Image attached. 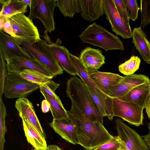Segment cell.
<instances>
[{"label": "cell", "instance_id": "cell-25", "mask_svg": "<svg viewBox=\"0 0 150 150\" xmlns=\"http://www.w3.org/2000/svg\"><path fill=\"white\" fill-rule=\"evenodd\" d=\"M40 91L45 99L50 105V110L53 119L58 120L69 119L67 111L64 107L61 100H59L40 87Z\"/></svg>", "mask_w": 150, "mask_h": 150}, {"label": "cell", "instance_id": "cell-38", "mask_svg": "<svg viewBox=\"0 0 150 150\" xmlns=\"http://www.w3.org/2000/svg\"><path fill=\"white\" fill-rule=\"evenodd\" d=\"M144 108L149 118H150V90L145 102Z\"/></svg>", "mask_w": 150, "mask_h": 150}, {"label": "cell", "instance_id": "cell-43", "mask_svg": "<svg viewBox=\"0 0 150 150\" xmlns=\"http://www.w3.org/2000/svg\"><path fill=\"white\" fill-rule=\"evenodd\" d=\"M119 150H128L125 146L122 147Z\"/></svg>", "mask_w": 150, "mask_h": 150}, {"label": "cell", "instance_id": "cell-3", "mask_svg": "<svg viewBox=\"0 0 150 150\" xmlns=\"http://www.w3.org/2000/svg\"><path fill=\"white\" fill-rule=\"evenodd\" d=\"M13 38L33 58L45 67L53 77L63 73V69L56 60L46 40L41 39L31 43L22 39Z\"/></svg>", "mask_w": 150, "mask_h": 150}, {"label": "cell", "instance_id": "cell-23", "mask_svg": "<svg viewBox=\"0 0 150 150\" xmlns=\"http://www.w3.org/2000/svg\"><path fill=\"white\" fill-rule=\"evenodd\" d=\"M0 17L8 18L19 13H26L28 5L22 0H0Z\"/></svg>", "mask_w": 150, "mask_h": 150}, {"label": "cell", "instance_id": "cell-33", "mask_svg": "<svg viewBox=\"0 0 150 150\" xmlns=\"http://www.w3.org/2000/svg\"><path fill=\"white\" fill-rule=\"evenodd\" d=\"M126 6L130 19L134 21L138 18L139 9L138 1L137 0H124Z\"/></svg>", "mask_w": 150, "mask_h": 150}, {"label": "cell", "instance_id": "cell-35", "mask_svg": "<svg viewBox=\"0 0 150 150\" xmlns=\"http://www.w3.org/2000/svg\"><path fill=\"white\" fill-rule=\"evenodd\" d=\"M87 86L94 101L98 107L101 112L104 116H107L108 117L109 116L108 113L104 103L99 97L95 91L90 87Z\"/></svg>", "mask_w": 150, "mask_h": 150}, {"label": "cell", "instance_id": "cell-46", "mask_svg": "<svg viewBox=\"0 0 150 150\" xmlns=\"http://www.w3.org/2000/svg\"><path fill=\"white\" fill-rule=\"evenodd\" d=\"M95 150L94 149H91V150Z\"/></svg>", "mask_w": 150, "mask_h": 150}, {"label": "cell", "instance_id": "cell-14", "mask_svg": "<svg viewBox=\"0 0 150 150\" xmlns=\"http://www.w3.org/2000/svg\"><path fill=\"white\" fill-rule=\"evenodd\" d=\"M8 74L19 76L24 69L37 71L47 76L53 78L52 74L42 65L34 59H28L16 57L6 63Z\"/></svg>", "mask_w": 150, "mask_h": 150}, {"label": "cell", "instance_id": "cell-28", "mask_svg": "<svg viewBox=\"0 0 150 150\" xmlns=\"http://www.w3.org/2000/svg\"><path fill=\"white\" fill-rule=\"evenodd\" d=\"M141 62L138 56H132L129 59L119 66V71L126 76L134 74L139 69Z\"/></svg>", "mask_w": 150, "mask_h": 150}, {"label": "cell", "instance_id": "cell-21", "mask_svg": "<svg viewBox=\"0 0 150 150\" xmlns=\"http://www.w3.org/2000/svg\"><path fill=\"white\" fill-rule=\"evenodd\" d=\"M132 42L146 63H150V42L145 33L140 27L134 28L132 31Z\"/></svg>", "mask_w": 150, "mask_h": 150}, {"label": "cell", "instance_id": "cell-36", "mask_svg": "<svg viewBox=\"0 0 150 150\" xmlns=\"http://www.w3.org/2000/svg\"><path fill=\"white\" fill-rule=\"evenodd\" d=\"M6 20L2 30L13 38L15 37L12 27L8 18H6Z\"/></svg>", "mask_w": 150, "mask_h": 150}, {"label": "cell", "instance_id": "cell-16", "mask_svg": "<svg viewBox=\"0 0 150 150\" xmlns=\"http://www.w3.org/2000/svg\"><path fill=\"white\" fill-rule=\"evenodd\" d=\"M150 82L149 77L141 74H133L124 76L119 83L112 88L109 97L119 98L126 94L135 87Z\"/></svg>", "mask_w": 150, "mask_h": 150}, {"label": "cell", "instance_id": "cell-1", "mask_svg": "<svg viewBox=\"0 0 150 150\" xmlns=\"http://www.w3.org/2000/svg\"><path fill=\"white\" fill-rule=\"evenodd\" d=\"M68 115L75 125L79 144L88 150L94 149L109 141L112 137L103 125L90 120L71 101Z\"/></svg>", "mask_w": 150, "mask_h": 150}, {"label": "cell", "instance_id": "cell-4", "mask_svg": "<svg viewBox=\"0 0 150 150\" xmlns=\"http://www.w3.org/2000/svg\"><path fill=\"white\" fill-rule=\"evenodd\" d=\"M79 37L83 42L99 47L105 51L124 49L122 42L117 36L95 23L88 25Z\"/></svg>", "mask_w": 150, "mask_h": 150}, {"label": "cell", "instance_id": "cell-45", "mask_svg": "<svg viewBox=\"0 0 150 150\" xmlns=\"http://www.w3.org/2000/svg\"><path fill=\"white\" fill-rule=\"evenodd\" d=\"M36 150V149H32V150ZM48 150V148H47V150Z\"/></svg>", "mask_w": 150, "mask_h": 150}, {"label": "cell", "instance_id": "cell-37", "mask_svg": "<svg viewBox=\"0 0 150 150\" xmlns=\"http://www.w3.org/2000/svg\"><path fill=\"white\" fill-rule=\"evenodd\" d=\"M41 108L42 112L45 113L49 112L50 110V105L47 100H44L42 102Z\"/></svg>", "mask_w": 150, "mask_h": 150}, {"label": "cell", "instance_id": "cell-8", "mask_svg": "<svg viewBox=\"0 0 150 150\" xmlns=\"http://www.w3.org/2000/svg\"><path fill=\"white\" fill-rule=\"evenodd\" d=\"M11 24L14 38L26 40L33 43L41 39L37 28L32 20L23 13L8 18Z\"/></svg>", "mask_w": 150, "mask_h": 150}, {"label": "cell", "instance_id": "cell-31", "mask_svg": "<svg viewBox=\"0 0 150 150\" xmlns=\"http://www.w3.org/2000/svg\"><path fill=\"white\" fill-rule=\"evenodd\" d=\"M125 145L118 136H113L109 141L94 149L95 150H119Z\"/></svg>", "mask_w": 150, "mask_h": 150}, {"label": "cell", "instance_id": "cell-32", "mask_svg": "<svg viewBox=\"0 0 150 150\" xmlns=\"http://www.w3.org/2000/svg\"><path fill=\"white\" fill-rule=\"evenodd\" d=\"M120 17L126 23L129 24L130 20L127 6L124 0H112Z\"/></svg>", "mask_w": 150, "mask_h": 150}, {"label": "cell", "instance_id": "cell-20", "mask_svg": "<svg viewBox=\"0 0 150 150\" xmlns=\"http://www.w3.org/2000/svg\"><path fill=\"white\" fill-rule=\"evenodd\" d=\"M79 59L86 68L98 70L105 63V57L99 49L87 47L81 53Z\"/></svg>", "mask_w": 150, "mask_h": 150}, {"label": "cell", "instance_id": "cell-5", "mask_svg": "<svg viewBox=\"0 0 150 150\" xmlns=\"http://www.w3.org/2000/svg\"><path fill=\"white\" fill-rule=\"evenodd\" d=\"M56 6V0H31L28 17L32 20L38 19L50 33L55 29L54 13Z\"/></svg>", "mask_w": 150, "mask_h": 150}, {"label": "cell", "instance_id": "cell-44", "mask_svg": "<svg viewBox=\"0 0 150 150\" xmlns=\"http://www.w3.org/2000/svg\"><path fill=\"white\" fill-rule=\"evenodd\" d=\"M148 126H149L148 129L149 130V133H150V122L148 124Z\"/></svg>", "mask_w": 150, "mask_h": 150}, {"label": "cell", "instance_id": "cell-17", "mask_svg": "<svg viewBox=\"0 0 150 150\" xmlns=\"http://www.w3.org/2000/svg\"><path fill=\"white\" fill-rule=\"evenodd\" d=\"M15 105L22 119L27 120L40 135L45 139V135L35 114L32 103L26 97H23L17 99Z\"/></svg>", "mask_w": 150, "mask_h": 150}, {"label": "cell", "instance_id": "cell-7", "mask_svg": "<svg viewBox=\"0 0 150 150\" xmlns=\"http://www.w3.org/2000/svg\"><path fill=\"white\" fill-rule=\"evenodd\" d=\"M40 86L20 76L8 74L5 80L4 94L8 98L26 97Z\"/></svg>", "mask_w": 150, "mask_h": 150}, {"label": "cell", "instance_id": "cell-18", "mask_svg": "<svg viewBox=\"0 0 150 150\" xmlns=\"http://www.w3.org/2000/svg\"><path fill=\"white\" fill-rule=\"evenodd\" d=\"M69 118L68 120L53 119L52 122L49 124L55 132L64 139L73 144H79L75 126Z\"/></svg>", "mask_w": 150, "mask_h": 150}, {"label": "cell", "instance_id": "cell-9", "mask_svg": "<svg viewBox=\"0 0 150 150\" xmlns=\"http://www.w3.org/2000/svg\"><path fill=\"white\" fill-rule=\"evenodd\" d=\"M103 4L104 13L112 31L124 39L132 38V31L129 24L120 17L112 0H103Z\"/></svg>", "mask_w": 150, "mask_h": 150}, {"label": "cell", "instance_id": "cell-29", "mask_svg": "<svg viewBox=\"0 0 150 150\" xmlns=\"http://www.w3.org/2000/svg\"><path fill=\"white\" fill-rule=\"evenodd\" d=\"M6 109L2 98L0 99V150H3L5 142V135L7 130L5 123Z\"/></svg>", "mask_w": 150, "mask_h": 150}, {"label": "cell", "instance_id": "cell-39", "mask_svg": "<svg viewBox=\"0 0 150 150\" xmlns=\"http://www.w3.org/2000/svg\"><path fill=\"white\" fill-rule=\"evenodd\" d=\"M143 139L145 142L146 144L148 146L150 150V133L145 135L142 136Z\"/></svg>", "mask_w": 150, "mask_h": 150}, {"label": "cell", "instance_id": "cell-42", "mask_svg": "<svg viewBox=\"0 0 150 150\" xmlns=\"http://www.w3.org/2000/svg\"><path fill=\"white\" fill-rule=\"evenodd\" d=\"M22 1L24 3L27 4L28 6L30 7L31 0H22Z\"/></svg>", "mask_w": 150, "mask_h": 150}, {"label": "cell", "instance_id": "cell-19", "mask_svg": "<svg viewBox=\"0 0 150 150\" xmlns=\"http://www.w3.org/2000/svg\"><path fill=\"white\" fill-rule=\"evenodd\" d=\"M78 1L81 17L86 21H94L104 13L103 0H78Z\"/></svg>", "mask_w": 150, "mask_h": 150}, {"label": "cell", "instance_id": "cell-30", "mask_svg": "<svg viewBox=\"0 0 150 150\" xmlns=\"http://www.w3.org/2000/svg\"><path fill=\"white\" fill-rule=\"evenodd\" d=\"M141 21L140 27L144 28L150 23V0L140 1Z\"/></svg>", "mask_w": 150, "mask_h": 150}, {"label": "cell", "instance_id": "cell-6", "mask_svg": "<svg viewBox=\"0 0 150 150\" xmlns=\"http://www.w3.org/2000/svg\"><path fill=\"white\" fill-rule=\"evenodd\" d=\"M113 116L122 118L131 125L138 127L143 124L144 108L133 103L112 98Z\"/></svg>", "mask_w": 150, "mask_h": 150}, {"label": "cell", "instance_id": "cell-2", "mask_svg": "<svg viewBox=\"0 0 150 150\" xmlns=\"http://www.w3.org/2000/svg\"><path fill=\"white\" fill-rule=\"evenodd\" d=\"M66 92L71 101L90 120L103 125L104 116L81 79L76 76L71 77L67 83Z\"/></svg>", "mask_w": 150, "mask_h": 150}, {"label": "cell", "instance_id": "cell-13", "mask_svg": "<svg viewBox=\"0 0 150 150\" xmlns=\"http://www.w3.org/2000/svg\"><path fill=\"white\" fill-rule=\"evenodd\" d=\"M47 32L45 30L44 38L48 43L57 62L68 74L74 76L78 75L77 71L70 58L69 50L61 45L62 42L59 38L57 39L55 42H53L48 35Z\"/></svg>", "mask_w": 150, "mask_h": 150}, {"label": "cell", "instance_id": "cell-24", "mask_svg": "<svg viewBox=\"0 0 150 150\" xmlns=\"http://www.w3.org/2000/svg\"><path fill=\"white\" fill-rule=\"evenodd\" d=\"M23 129L28 143L37 150H46L48 148L45 139L43 138L26 120L22 119Z\"/></svg>", "mask_w": 150, "mask_h": 150}, {"label": "cell", "instance_id": "cell-26", "mask_svg": "<svg viewBox=\"0 0 150 150\" xmlns=\"http://www.w3.org/2000/svg\"><path fill=\"white\" fill-rule=\"evenodd\" d=\"M57 6L64 16L73 17L75 13L81 12L78 0H56Z\"/></svg>", "mask_w": 150, "mask_h": 150}, {"label": "cell", "instance_id": "cell-10", "mask_svg": "<svg viewBox=\"0 0 150 150\" xmlns=\"http://www.w3.org/2000/svg\"><path fill=\"white\" fill-rule=\"evenodd\" d=\"M69 56L79 76L87 86L95 91L99 97L104 103L109 115L108 118L110 120L113 119V115L112 109V99L103 93L96 85L89 75L87 68L80 61L79 58L70 54Z\"/></svg>", "mask_w": 150, "mask_h": 150}, {"label": "cell", "instance_id": "cell-27", "mask_svg": "<svg viewBox=\"0 0 150 150\" xmlns=\"http://www.w3.org/2000/svg\"><path fill=\"white\" fill-rule=\"evenodd\" d=\"M18 76L40 86L48 83L52 78L45 75L37 71L25 69L20 72Z\"/></svg>", "mask_w": 150, "mask_h": 150}, {"label": "cell", "instance_id": "cell-11", "mask_svg": "<svg viewBox=\"0 0 150 150\" xmlns=\"http://www.w3.org/2000/svg\"><path fill=\"white\" fill-rule=\"evenodd\" d=\"M118 136L128 150H149L142 137L120 119L115 120Z\"/></svg>", "mask_w": 150, "mask_h": 150}, {"label": "cell", "instance_id": "cell-15", "mask_svg": "<svg viewBox=\"0 0 150 150\" xmlns=\"http://www.w3.org/2000/svg\"><path fill=\"white\" fill-rule=\"evenodd\" d=\"M88 74L100 89L109 97L112 88L119 83L124 76L118 74L103 72L91 68H87Z\"/></svg>", "mask_w": 150, "mask_h": 150}, {"label": "cell", "instance_id": "cell-22", "mask_svg": "<svg viewBox=\"0 0 150 150\" xmlns=\"http://www.w3.org/2000/svg\"><path fill=\"white\" fill-rule=\"evenodd\" d=\"M150 90V82L137 86L125 96L118 99L122 100L136 103L144 108Z\"/></svg>", "mask_w": 150, "mask_h": 150}, {"label": "cell", "instance_id": "cell-34", "mask_svg": "<svg viewBox=\"0 0 150 150\" xmlns=\"http://www.w3.org/2000/svg\"><path fill=\"white\" fill-rule=\"evenodd\" d=\"M8 75L6 61L0 53V99L4 93V83Z\"/></svg>", "mask_w": 150, "mask_h": 150}, {"label": "cell", "instance_id": "cell-41", "mask_svg": "<svg viewBox=\"0 0 150 150\" xmlns=\"http://www.w3.org/2000/svg\"><path fill=\"white\" fill-rule=\"evenodd\" d=\"M0 30H2L4 24L6 21V18L3 17H0Z\"/></svg>", "mask_w": 150, "mask_h": 150}, {"label": "cell", "instance_id": "cell-12", "mask_svg": "<svg viewBox=\"0 0 150 150\" xmlns=\"http://www.w3.org/2000/svg\"><path fill=\"white\" fill-rule=\"evenodd\" d=\"M0 30V53L6 63L16 57L28 59H34L12 37Z\"/></svg>", "mask_w": 150, "mask_h": 150}, {"label": "cell", "instance_id": "cell-40", "mask_svg": "<svg viewBox=\"0 0 150 150\" xmlns=\"http://www.w3.org/2000/svg\"><path fill=\"white\" fill-rule=\"evenodd\" d=\"M48 150H63L57 146L55 145H50L48 146Z\"/></svg>", "mask_w": 150, "mask_h": 150}]
</instances>
